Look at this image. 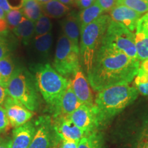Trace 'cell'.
<instances>
[{"label":"cell","instance_id":"6da1fadb","mask_svg":"<svg viewBox=\"0 0 148 148\" xmlns=\"http://www.w3.org/2000/svg\"><path fill=\"white\" fill-rule=\"evenodd\" d=\"M139 66V60L101 42L87 79L97 92L116 85L128 84L137 75Z\"/></svg>","mask_w":148,"mask_h":148},{"label":"cell","instance_id":"7a4b0ae2","mask_svg":"<svg viewBox=\"0 0 148 148\" xmlns=\"http://www.w3.org/2000/svg\"><path fill=\"white\" fill-rule=\"evenodd\" d=\"M138 92L134 86L121 84L97 92L94 101L97 125H103L136 100Z\"/></svg>","mask_w":148,"mask_h":148},{"label":"cell","instance_id":"3957f363","mask_svg":"<svg viewBox=\"0 0 148 148\" xmlns=\"http://www.w3.org/2000/svg\"><path fill=\"white\" fill-rule=\"evenodd\" d=\"M29 71L34 75L42 97L52 110L58 104L70 81L58 73L48 62L32 64Z\"/></svg>","mask_w":148,"mask_h":148},{"label":"cell","instance_id":"277c9868","mask_svg":"<svg viewBox=\"0 0 148 148\" xmlns=\"http://www.w3.org/2000/svg\"><path fill=\"white\" fill-rule=\"evenodd\" d=\"M9 97L23 104L32 112L39 108L38 86L34 75L29 70L18 66L5 86Z\"/></svg>","mask_w":148,"mask_h":148},{"label":"cell","instance_id":"5b68a950","mask_svg":"<svg viewBox=\"0 0 148 148\" xmlns=\"http://www.w3.org/2000/svg\"><path fill=\"white\" fill-rule=\"evenodd\" d=\"M110 21V15L102 14L80 32L79 56L87 74L91 69L96 52Z\"/></svg>","mask_w":148,"mask_h":148},{"label":"cell","instance_id":"8992f818","mask_svg":"<svg viewBox=\"0 0 148 148\" xmlns=\"http://www.w3.org/2000/svg\"><path fill=\"white\" fill-rule=\"evenodd\" d=\"M79 58V47L74 45L62 34L57 41L53 67L61 75L67 78L73 76L80 67Z\"/></svg>","mask_w":148,"mask_h":148},{"label":"cell","instance_id":"52a82bcc","mask_svg":"<svg viewBox=\"0 0 148 148\" xmlns=\"http://www.w3.org/2000/svg\"><path fill=\"white\" fill-rule=\"evenodd\" d=\"M101 42L122 51L131 58L138 60L134 33L121 23L111 20Z\"/></svg>","mask_w":148,"mask_h":148},{"label":"cell","instance_id":"ba28073f","mask_svg":"<svg viewBox=\"0 0 148 148\" xmlns=\"http://www.w3.org/2000/svg\"><path fill=\"white\" fill-rule=\"evenodd\" d=\"M36 132L28 148H49L53 140L54 130L49 116H40L35 121Z\"/></svg>","mask_w":148,"mask_h":148},{"label":"cell","instance_id":"9c48e42d","mask_svg":"<svg viewBox=\"0 0 148 148\" xmlns=\"http://www.w3.org/2000/svg\"><path fill=\"white\" fill-rule=\"evenodd\" d=\"M70 118L74 124L84 133L85 136L95 132V129L98 127L94 104L92 106L82 104L70 115Z\"/></svg>","mask_w":148,"mask_h":148},{"label":"cell","instance_id":"30bf717a","mask_svg":"<svg viewBox=\"0 0 148 148\" xmlns=\"http://www.w3.org/2000/svg\"><path fill=\"white\" fill-rule=\"evenodd\" d=\"M52 123L55 134L59 139L79 141L85 136L84 133L74 124L70 116L53 117Z\"/></svg>","mask_w":148,"mask_h":148},{"label":"cell","instance_id":"8fae6325","mask_svg":"<svg viewBox=\"0 0 148 148\" xmlns=\"http://www.w3.org/2000/svg\"><path fill=\"white\" fill-rule=\"evenodd\" d=\"M7 116L12 127H18L28 122L33 116V112L23 104L8 96L3 103Z\"/></svg>","mask_w":148,"mask_h":148},{"label":"cell","instance_id":"7c38bea8","mask_svg":"<svg viewBox=\"0 0 148 148\" xmlns=\"http://www.w3.org/2000/svg\"><path fill=\"white\" fill-rule=\"evenodd\" d=\"M72 89L82 104L92 106L94 104L92 90L88 79L85 77L81 66L75 71L70 81Z\"/></svg>","mask_w":148,"mask_h":148},{"label":"cell","instance_id":"4fadbf2b","mask_svg":"<svg viewBox=\"0 0 148 148\" xmlns=\"http://www.w3.org/2000/svg\"><path fill=\"white\" fill-rule=\"evenodd\" d=\"M141 16L142 14L121 4L116 5L110 12L112 21L122 24L132 32H135L138 21Z\"/></svg>","mask_w":148,"mask_h":148},{"label":"cell","instance_id":"5bb4252c","mask_svg":"<svg viewBox=\"0 0 148 148\" xmlns=\"http://www.w3.org/2000/svg\"><path fill=\"white\" fill-rule=\"evenodd\" d=\"M81 105L82 103L79 102L74 93L70 83L59 100L58 104L51 110L53 117L58 116H70Z\"/></svg>","mask_w":148,"mask_h":148},{"label":"cell","instance_id":"9a60e30c","mask_svg":"<svg viewBox=\"0 0 148 148\" xmlns=\"http://www.w3.org/2000/svg\"><path fill=\"white\" fill-rule=\"evenodd\" d=\"M35 132V124L29 121L14 128L10 139V148H28L34 138Z\"/></svg>","mask_w":148,"mask_h":148},{"label":"cell","instance_id":"2e32d148","mask_svg":"<svg viewBox=\"0 0 148 148\" xmlns=\"http://www.w3.org/2000/svg\"><path fill=\"white\" fill-rule=\"evenodd\" d=\"M134 36L138 60L140 62L148 60V32L140 18L137 23Z\"/></svg>","mask_w":148,"mask_h":148},{"label":"cell","instance_id":"e0dca14e","mask_svg":"<svg viewBox=\"0 0 148 148\" xmlns=\"http://www.w3.org/2000/svg\"><path fill=\"white\" fill-rule=\"evenodd\" d=\"M63 34L74 45L79 47V40L80 29L77 16L74 14H70L61 22Z\"/></svg>","mask_w":148,"mask_h":148},{"label":"cell","instance_id":"ac0fdd59","mask_svg":"<svg viewBox=\"0 0 148 148\" xmlns=\"http://www.w3.org/2000/svg\"><path fill=\"white\" fill-rule=\"evenodd\" d=\"M32 44L34 49L38 58L43 61L49 57L51 46L53 43L52 32L41 35V36H34L32 40Z\"/></svg>","mask_w":148,"mask_h":148},{"label":"cell","instance_id":"d6986e66","mask_svg":"<svg viewBox=\"0 0 148 148\" xmlns=\"http://www.w3.org/2000/svg\"><path fill=\"white\" fill-rule=\"evenodd\" d=\"M34 23L27 18H24L19 25L12 29V32L25 45H28L34 39L35 34Z\"/></svg>","mask_w":148,"mask_h":148},{"label":"cell","instance_id":"ffe728a7","mask_svg":"<svg viewBox=\"0 0 148 148\" xmlns=\"http://www.w3.org/2000/svg\"><path fill=\"white\" fill-rule=\"evenodd\" d=\"M103 12H104L100 8V6L96 3L87 8L81 10L77 16L80 32L88 25L92 23L99 16L102 15Z\"/></svg>","mask_w":148,"mask_h":148},{"label":"cell","instance_id":"44dd1931","mask_svg":"<svg viewBox=\"0 0 148 148\" xmlns=\"http://www.w3.org/2000/svg\"><path fill=\"white\" fill-rule=\"evenodd\" d=\"M42 12L49 18H59L65 16L69 12V6L63 4L58 0H51L49 2L41 5Z\"/></svg>","mask_w":148,"mask_h":148},{"label":"cell","instance_id":"7402d4cb","mask_svg":"<svg viewBox=\"0 0 148 148\" xmlns=\"http://www.w3.org/2000/svg\"><path fill=\"white\" fill-rule=\"evenodd\" d=\"M17 66L10 55L0 60V84L5 88Z\"/></svg>","mask_w":148,"mask_h":148},{"label":"cell","instance_id":"603a6c76","mask_svg":"<svg viewBox=\"0 0 148 148\" xmlns=\"http://www.w3.org/2000/svg\"><path fill=\"white\" fill-rule=\"evenodd\" d=\"M21 10L25 17L34 23L43 14L41 5L35 0H25Z\"/></svg>","mask_w":148,"mask_h":148},{"label":"cell","instance_id":"cb8c5ba5","mask_svg":"<svg viewBox=\"0 0 148 148\" xmlns=\"http://www.w3.org/2000/svg\"><path fill=\"white\" fill-rule=\"evenodd\" d=\"M101 136L93 132L79 140L77 148H101Z\"/></svg>","mask_w":148,"mask_h":148},{"label":"cell","instance_id":"d4e9b609","mask_svg":"<svg viewBox=\"0 0 148 148\" xmlns=\"http://www.w3.org/2000/svg\"><path fill=\"white\" fill-rule=\"evenodd\" d=\"M35 36H41L51 32L52 23L50 18L42 14V16L34 23Z\"/></svg>","mask_w":148,"mask_h":148},{"label":"cell","instance_id":"484cf974","mask_svg":"<svg viewBox=\"0 0 148 148\" xmlns=\"http://www.w3.org/2000/svg\"><path fill=\"white\" fill-rule=\"evenodd\" d=\"M117 4L125 5L140 14L148 12V0H117Z\"/></svg>","mask_w":148,"mask_h":148},{"label":"cell","instance_id":"4316f807","mask_svg":"<svg viewBox=\"0 0 148 148\" xmlns=\"http://www.w3.org/2000/svg\"><path fill=\"white\" fill-rule=\"evenodd\" d=\"M134 80V87L138 90V93L148 96V73L138 71Z\"/></svg>","mask_w":148,"mask_h":148},{"label":"cell","instance_id":"83f0119b","mask_svg":"<svg viewBox=\"0 0 148 148\" xmlns=\"http://www.w3.org/2000/svg\"><path fill=\"white\" fill-rule=\"evenodd\" d=\"M5 17L9 29H13L23 21L25 16L22 10H11L5 13Z\"/></svg>","mask_w":148,"mask_h":148},{"label":"cell","instance_id":"f1b7e54d","mask_svg":"<svg viewBox=\"0 0 148 148\" xmlns=\"http://www.w3.org/2000/svg\"><path fill=\"white\" fill-rule=\"evenodd\" d=\"M10 122L7 116L4 107L0 106V133L6 132L10 127Z\"/></svg>","mask_w":148,"mask_h":148},{"label":"cell","instance_id":"f546056e","mask_svg":"<svg viewBox=\"0 0 148 148\" xmlns=\"http://www.w3.org/2000/svg\"><path fill=\"white\" fill-rule=\"evenodd\" d=\"M96 3L104 12H110L117 5V0H96Z\"/></svg>","mask_w":148,"mask_h":148},{"label":"cell","instance_id":"4dcf8cb0","mask_svg":"<svg viewBox=\"0 0 148 148\" xmlns=\"http://www.w3.org/2000/svg\"><path fill=\"white\" fill-rule=\"evenodd\" d=\"M9 27L5 17V12L0 8V35L6 36L9 33Z\"/></svg>","mask_w":148,"mask_h":148},{"label":"cell","instance_id":"1f68e13d","mask_svg":"<svg viewBox=\"0 0 148 148\" xmlns=\"http://www.w3.org/2000/svg\"><path fill=\"white\" fill-rule=\"evenodd\" d=\"M10 46L4 36L0 35V60L10 54Z\"/></svg>","mask_w":148,"mask_h":148},{"label":"cell","instance_id":"d6a6232c","mask_svg":"<svg viewBox=\"0 0 148 148\" xmlns=\"http://www.w3.org/2000/svg\"><path fill=\"white\" fill-rule=\"evenodd\" d=\"M25 0H6L11 10H21Z\"/></svg>","mask_w":148,"mask_h":148},{"label":"cell","instance_id":"836d02e7","mask_svg":"<svg viewBox=\"0 0 148 148\" xmlns=\"http://www.w3.org/2000/svg\"><path fill=\"white\" fill-rule=\"evenodd\" d=\"M60 140V143L58 148H77L79 141H72V140Z\"/></svg>","mask_w":148,"mask_h":148},{"label":"cell","instance_id":"e575fe53","mask_svg":"<svg viewBox=\"0 0 148 148\" xmlns=\"http://www.w3.org/2000/svg\"><path fill=\"white\" fill-rule=\"evenodd\" d=\"M95 3L96 0H76V5L81 10L87 8Z\"/></svg>","mask_w":148,"mask_h":148},{"label":"cell","instance_id":"d590c367","mask_svg":"<svg viewBox=\"0 0 148 148\" xmlns=\"http://www.w3.org/2000/svg\"><path fill=\"white\" fill-rule=\"evenodd\" d=\"M7 97H8V94H7L6 90L0 84V106H3V103Z\"/></svg>","mask_w":148,"mask_h":148},{"label":"cell","instance_id":"8d00e7d4","mask_svg":"<svg viewBox=\"0 0 148 148\" xmlns=\"http://www.w3.org/2000/svg\"><path fill=\"white\" fill-rule=\"evenodd\" d=\"M138 71H143L144 73H148V60H144L143 62H140V66Z\"/></svg>","mask_w":148,"mask_h":148},{"label":"cell","instance_id":"74e56055","mask_svg":"<svg viewBox=\"0 0 148 148\" xmlns=\"http://www.w3.org/2000/svg\"><path fill=\"white\" fill-rule=\"evenodd\" d=\"M0 8L2 9L5 13L11 10L10 6H9L8 3H7L6 0H0Z\"/></svg>","mask_w":148,"mask_h":148},{"label":"cell","instance_id":"f35d334b","mask_svg":"<svg viewBox=\"0 0 148 148\" xmlns=\"http://www.w3.org/2000/svg\"><path fill=\"white\" fill-rule=\"evenodd\" d=\"M0 148H10V140H8L0 137Z\"/></svg>","mask_w":148,"mask_h":148},{"label":"cell","instance_id":"ab89813d","mask_svg":"<svg viewBox=\"0 0 148 148\" xmlns=\"http://www.w3.org/2000/svg\"><path fill=\"white\" fill-rule=\"evenodd\" d=\"M140 20L143 21V23H144V25H145L146 29H147L148 32V12L145 14H143V15H142L141 17H140Z\"/></svg>","mask_w":148,"mask_h":148},{"label":"cell","instance_id":"60d3db41","mask_svg":"<svg viewBox=\"0 0 148 148\" xmlns=\"http://www.w3.org/2000/svg\"><path fill=\"white\" fill-rule=\"evenodd\" d=\"M60 2L66 5H71L73 4H76V0H58Z\"/></svg>","mask_w":148,"mask_h":148},{"label":"cell","instance_id":"b9f144b4","mask_svg":"<svg viewBox=\"0 0 148 148\" xmlns=\"http://www.w3.org/2000/svg\"><path fill=\"white\" fill-rule=\"evenodd\" d=\"M35 1H36L37 2H38V3H40V5H43L46 3L49 2V1H51V0H35Z\"/></svg>","mask_w":148,"mask_h":148},{"label":"cell","instance_id":"7bdbcfd3","mask_svg":"<svg viewBox=\"0 0 148 148\" xmlns=\"http://www.w3.org/2000/svg\"><path fill=\"white\" fill-rule=\"evenodd\" d=\"M143 148H148V142H147V143H145V145L143 146Z\"/></svg>","mask_w":148,"mask_h":148}]
</instances>
